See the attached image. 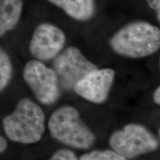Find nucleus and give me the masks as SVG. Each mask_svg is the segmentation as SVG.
<instances>
[{
    "label": "nucleus",
    "mask_w": 160,
    "mask_h": 160,
    "mask_svg": "<svg viewBox=\"0 0 160 160\" xmlns=\"http://www.w3.org/2000/svg\"><path fill=\"white\" fill-rule=\"evenodd\" d=\"M109 43L115 53L123 57H145L159 49L160 30L146 22H133L116 32Z\"/></svg>",
    "instance_id": "f257e3e1"
},
{
    "label": "nucleus",
    "mask_w": 160,
    "mask_h": 160,
    "mask_svg": "<svg viewBox=\"0 0 160 160\" xmlns=\"http://www.w3.org/2000/svg\"><path fill=\"white\" fill-rule=\"evenodd\" d=\"M45 117L42 109L28 98L18 102L11 114L3 119V128L12 141L22 144L39 142L45 132Z\"/></svg>",
    "instance_id": "f03ea898"
},
{
    "label": "nucleus",
    "mask_w": 160,
    "mask_h": 160,
    "mask_svg": "<svg viewBox=\"0 0 160 160\" xmlns=\"http://www.w3.org/2000/svg\"><path fill=\"white\" fill-rule=\"evenodd\" d=\"M48 129L52 137L73 148L88 149L95 142L94 133L72 106L64 105L56 110L49 118Z\"/></svg>",
    "instance_id": "7ed1b4c3"
},
{
    "label": "nucleus",
    "mask_w": 160,
    "mask_h": 160,
    "mask_svg": "<svg viewBox=\"0 0 160 160\" xmlns=\"http://www.w3.org/2000/svg\"><path fill=\"white\" fill-rule=\"evenodd\" d=\"M109 144L113 151L125 159L155 151L158 141L155 136L145 127L138 124H128L122 130L112 133Z\"/></svg>",
    "instance_id": "20e7f679"
},
{
    "label": "nucleus",
    "mask_w": 160,
    "mask_h": 160,
    "mask_svg": "<svg viewBox=\"0 0 160 160\" xmlns=\"http://www.w3.org/2000/svg\"><path fill=\"white\" fill-rule=\"evenodd\" d=\"M23 78L36 98L44 105H52L59 98L60 85L54 70L41 61L28 62L23 69Z\"/></svg>",
    "instance_id": "39448f33"
},
{
    "label": "nucleus",
    "mask_w": 160,
    "mask_h": 160,
    "mask_svg": "<svg viewBox=\"0 0 160 160\" xmlns=\"http://www.w3.org/2000/svg\"><path fill=\"white\" fill-rule=\"evenodd\" d=\"M97 68V65L74 46H69L62 51L53 62V69L60 87L67 91L74 89L75 85L85 76Z\"/></svg>",
    "instance_id": "423d86ee"
},
{
    "label": "nucleus",
    "mask_w": 160,
    "mask_h": 160,
    "mask_svg": "<svg viewBox=\"0 0 160 160\" xmlns=\"http://www.w3.org/2000/svg\"><path fill=\"white\" fill-rule=\"evenodd\" d=\"M65 42V33L59 28L50 23H41L33 31L29 50L36 59L48 61L61 53Z\"/></svg>",
    "instance_id": "0eeeda50"
},
{
    "label": "nucleus",
    "mask_w": 160,
    "mask_h": 160,
    "mask_svg": "<svg viewBox=\"0 0 160 160\" xmlns=\"http://www.w3.org/2000/svg\"><path fill=\"white\" fill-rule=\"evenodd\" d=\"M115 77L111 68H97L85 76L74 87L76 93L91 102L101 104L108 97Z\"/></svg>",
    "instance_id": "6e6552de"
},
{
    "label": "nucleus",
    "mask_w": 160,
    "mask_h": 160,
    "mask_svg": "<svg viewBox=\"0 0 160 160\" xmlns=\"http://www.w3.org/2000/svg\"><path fill=\"white\" fill-rule=\"evenodd\" d=\"M63 10L66 14L78 21H87L95 13L94 0H48Z\"/></svg>",
    "instance_id": "1a4fd4ad"
},
{
    "label": "nucleus",
    "mask_w": 160,
    "mask_h": 160,
    "mask_svg": "<svg viewBox=\"0 0 160 160\" xmlns=\"http://www.w3.org/2000/svg\"><path fill=\"white\" fill-rule=\"evenodd\" d=\"M22 0H0V36L13 30L22 11Z\"/></svg>",
    "instance_id": "9d476101"
},
{
    "label": "nucleus",
    "mask_w": 160,
    "mask_h": 160,
    "mask_svg": "<svg viewBox=\"0 0 160 160\" xmlns=\"http://www.w3.org/2000/svg\"><path fill=\"white\" fill-rule=\"evenodd\" d=\"M13 66L8 54L5 50L0 51V91H2L7 87L11 79Z\"/></svg>",
    "instance_id": "9b49d317"
},
{
    "label": "nucleus",
    "mask_w": 160,
    "mask_h": 160,
    "mask_svg": "<svg viewBox=\"0 0 160 160\" xmlns=\"http://www.w3.org/2000/svg\"><path fill=\"white\" fill-rule=\"evenodd\" d=\"M79 160H127V159L111 150H95L82 155Z\"/></svg>",
    "instance_id": "f8f14e48"
},
{
    "label": "nucleus",
    "mask_w": 160,
    "mask_h": 160,
    "mask_svg": "<svg viewBox=\"0 0 160 160\" xmlns=\"http://www.w3.org/2000/svg\"><path fill=\"white\" fill-rule=\"evenodd\" d=\"M49 160H79V159L71 150L60 149L55 152Z\"/></svg>",
    "instance_id": "ddd939ff"
},
{
    "label": "nucleus",
    "mask_w": 160,
    "mask_h": 160,
    "mask_svg": "<svg viewBox=\"0 0 160 160\" xmlns=\"http://www.w3.org/2000/svg\"><path fill=\"white\" fill-rule=\"evenodd\" d=\"M147 2L151 8L157 11L160 8V0H147Z\"/></svg>",
    "instance_id": "4468645a"
},
{
    "label": "nucleus",
    "mask_w": 160,
    "mask_h": 160,
    "mask_svg": "<svg viewBox=\"0 0 160 160\" xmlns=\"http://www.w3.org/2000/svg\"><path fill=\"white\" fill-rule=\"evenodd\" d=\"M153 100H154L155 102L160 105V86L156 89L154 93H153Z\"/></svg>",
    "instance_id": "2eb2a0df"
},
{
    "label": "nucleus",
    "mask_w": 160,
    "mask_h": 160,
    "mask_svg": "<svg viewBox=\"0 0 160 160\" xmlns=\"http://www.w3.org/2000/svg\"><path fill=\"white\" fill-rule=\"evenodd\" d=\"M0 145H0V151H1V153H2L7 148V141L2 136H1V137H0Z\"/></svg>",
    "instance_id": "dca6fc26"
},
{
    "label": "nucleus",
    "mask_w": 160,
    "mask_h": 160,
    "mask_svg": "<svg viewBox=\"0 0 160 160\" xmlns=\"http://www.w3.org/2000/svg\"><path fill=\"white\" fill-rule=\"evenodd\" d=\"M157 18H158V19H159V23H160V8L157 10Z\"/></svg>",
    "instance_id": "f3484780"
},
{
    "label": "nucleus",
    "mask_w": 160,
    "mask_h": 160,
    "mask_svg": "<svg viewBox=\"0 0 160 160\" xmlns=\"http://www.w3.org/2000/svg\"><path fill=\"white\" fill-rule=\"evenodd\" d=\"M159 137H160V130H159Z\"/></svg>",
    "instance_id": "a211bd4d"
}]
</instances>
